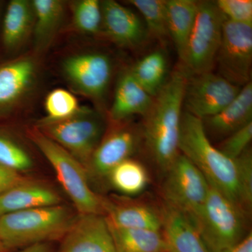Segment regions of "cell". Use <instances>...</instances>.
Instances as JSON below:
<instances>
[{
    "label": "cell",
    "instance_id": "obj_1",
    "mask_svg": "<svg viewBox=\"0 0 252 252\" xmlns=\"http://www.w3.org/2000/svg\"><path fill=\"white\" fill-rule=\"evenodd\" d=\"M189 75L184 67L174 71L144 117L146 146L154 163L163 173L180 154L182 107Z\"/></svg>",
    "mask_w": 252,
    "mask_h": 252
},
{
    "label": "cell",
    "instance_id": "obj_2",
    "mask_svg": "<svg viewBox=\"0 0 252 252\" xmlns=\"http://www.w3.org/2000/svg\"><path fill=\"white\" fill-rule=\"evenodd\" d=\"M179 147L180 154L202 172L210 185L243 210L236 161L225 157L210 142L202 119L187 112L182 114Z\"/></svg>",
    "mask_w": 252,
    "mask_h": 252
},
{
    "label": "cell",
    "instance_id": "obj_3",
    "mask_svg": "<svg viewBox=\"0 0 252 252\" xmlns=\"http://www.w3.org/2000/svg\"><path fill=\"white\" fill-rule=\"evenodd\" d=\"M63 205L39 207L0 216V240L8 250L63 238L72 224Z\"/></svg>",
    "mask_w": 252,
    "mask_h": 252
},
{
    "label": "cell",
    "instance_id": "obj_4",
    "mask_svg": "<svg viewBox=\"0 0 252 252\" xmlns=\"http://www.w3.org/2000/svg\"><path fill=\"white\" fill-rule=\"evenodd\" d=\"M29 137L54 168L79 215H102V198L91 189L86 167L37 127L30 130Z\"/></svg>",
    "mask_w": 252,
    "mask_h": 252
},
{
    "label": "cell",
    "instance_id": "obj_5",
    "mask_svg": "<svg viewBox=\"0 0 252 252\" xmlns=\"http://www.w3.org/2000/svg\"><path fill=\"white\" fill-rule=\"evenodd\" d=\"M248 217L236 203L210 185L206 200L194 224L210 251L220 252L248 234Z\"/></svg>",
    "mask_w": 252,
    "mask_h": 252
},
{
    "label": "cell",
    "instance_id": "obj_6",
    "mask_svg": "<svg viewBox=\"0 0 252 252\" xmlns=\"http://www.w3.org/2000/svg\"><path fill=\"white\" fill-rule=\"evenodd\" d=\"M87 167L104 130L103 117L95 109L81 107L72 117L59 122L41 121L37 127Z\"/></svg>",
    "mask_w": 252,
    "mask_h": 252
},
{
    "label": "cell",
    "instance_id": "obj_7",
    "mask_svg": "<svg viewBox=\"0 0 252 252\" xmlns=\"http://www.w3.org/2000/svg\"><path fill=\"white\" fill-rule=\"evenodd\" d=\"M225 20L215 1H198V12L182 63L189 74L212 72Z\"/></svg>",
    "mask_w": 252,
    "mask_h": 252
},
{
    "label": "cell",
    "instance_id": "obj_8",
    "mask_svg": "<svg viewBox=\"0 0 252 252\" xmlns=\"http://www.w3.org/2000/svg\"><path fill=\"white\" fill-rule=\"evenodd\" d=\"M165 174L162 189L165 204L195 223L206 200L210 184L182 154Z\"/></svg>",
    "mask_w": 252,
    "mask_h": 252
},
{
    "label": "cell",
    "instance_id": "obj_9",
    "mask_svg": "<svg viewBox=\"0 0 252 252\" xmlns=\"http://www.w3.org/2000/svg\"><path fill=\"white\" fill-rule=\"evenodd\" d=\"M252 26L225 20L215 65L218 74L243 88L251 81Z\"/></svg>",
    "mask_w": 252,
    "mask_h": 252
},
{
    "label": "cell",
    "instance_id": "obj_10",
    "mask_svg": "<svg viewBox=\"0 0 252 252\" xmlns=\"http://www.w3.org/2000/svg\"><path fill=\"white\" fill-rule=\"evenodd\" d=\"M241 89L212 72L189 74L183 105L186 112L203 120L225 108Z\"/></svg>",
    "mask_w": 252,
    "mask_h": 252
},
{
    "label": "cell",
    "instance_id": "obj_11",
    "mask_svg": "<svg viewBox=\"0 0 252 252\" xmlns=\"http://www.w3.org/2000/svg\"><path fill=\"white\" fill-rule=\"evenodd\" d=\"M63 72L74 89L99 100L107 93L112 79V61L102 53L74 55L64 60Z\"/></svg>",
    "mask_w": 252,
    "mask_h": 252
},
{
    "label": "cell",
    "instance_id": "obj_12",
    "mask_svg": "<svg viewBox=\"0 0 252 252\" xmlns=\"http://www.w3.org/2000/svg\"><path fill=\"white\" fill-rule=\"evenodd\" d=\"M59 252H117L105 217L79 215L62 238Z\"/></svg>",
    "mask_w": 252,
    "mask_h": 252
},
{
    "label": "cell",
    "instance_id": "obj_13",
    "mask_svg": "<svg viewBox=\"0 0 252 252\" xmlns=\"http://www.w3.org/2000/svg\"><path fill=\"white\" fill-rule=\"evenodd\" d=\"M140 132L132 126H119L103 136L86 167L88 175L107 178L119 163L130 158L140 141Z\"/></svg>",
    "mask_w": 252,
    "mask_h": 252
},
{
    "label": "cell",
    "instance_id": "obj_14",
    "mask_svg": "<svg viewBox=\"0 0 252 252\" xmlns=\"http://www.w3.org/2000/svg\"><path fill=\"white\" fill-rule=\"evenodd\" d=\"M102 208L109 225L122 228H142L161 231L162 207L130 197L102 198Z\"/></svg>",
    "mask_w": 252,
    "mask_h": 252
},
{
    "label": "cell",
    "instance_id": "obj_15",
    "mask_svg": "<svg viewBox=\"0 0 252 252\" xmlns=\"http://www.w3.org/2000/svg\"><path fill=\"white\" fill-rule=\"evenodd\" d=\"M102 29L109 40L118 46L136 49L147 40L149 32L134 11L114 0L101 1Z\"/></svg>",
    "mask_w": 252,
    "mask_h": 252
},
{
    "label": "cell",
    "instance_id": "obj_16",
    "mask_svg": "<svg viewBox=\"0 0 252 252\" xmlns=\"http://www.w3.org/2000/svg\"><path fill=\"white\" fill-rule=\"evenodd\" d=\"M250 122H252V81L242 88L225 108L203 120L207 135L222 140Z\"/></svg>",
    "mask_w": 252,
    "mask_h": 252
},
{
    "label": "cell",
    "instance_id": "obj_17",
    "mask_svg": "<svg viewBox=\"0 0 252 252\" xmlns=\"http://www.w3.org/2000/svg\"><path fill=\"white\" fill-rule=\"evenodd\" d=\"M162 233L167 252H211L195 224L182 212L164 204Z\"/></svg>",
    "mask_w": 252,
    "mask_h": 252
},
{
    "label": "cell",
    "instance_id": "obj_18",
    "mask_svg": "<svg viewBox=\"0 0 252 252\" xmlns=\"http://www.w3.org/2000/svg\"><path fill=\"white\" fill-rule=\"evenodd\" d=\"M36 76V64L23 57L0 64V110L13 107L29 92Z\"/></svg>",
    "mask_w": 252,
    "mask_h": 252
},
{
    "label": "cell",
    "instance_id": "obj_19",
    "mask_svg": "<svg viewBox=\"0 0 252 252\" xmlns=\"http://www.w3.org/2000/svg\"><path fill=\"white\" fill-rule=\"evenodd\" d=\"M61 199L47 186L25 180L0 195V216L13 212L55 206Z\"/></svg>",
    "mask_w": 252,
    "mask_h": 252
},
{
    "label": "cell",
    "instance_id": "obj_20",
    "mask_svg": "<svg viewBox=\"0 0 252 252\" xmlns=\"http://www.w3.org/2000/svg\"><path fill=\"white\" fill-rule=\"evenodd\" d=\"M153 101L154 97L135 80L130 71H126L118 79L109 117L115 123L137 114L145 117Z\"/></svg>",
    "mask_w": 252,
    "mask_h": 252
},
{
    "label": "cell",
    "instance_id": "obj_21",
    "mask_svg": "<svg viewBox=\"0 0 252 252\" xmlns=\"http://www.w3.org/2000/svg\"><path fill=\"white\" fill-rule=\"evenodd\" d=\"M198 8V1L195 0H166L168 35L173 41L176 51L182 63Z\"/></svg>",
    "mask_w": 252,
    "mask_h": 252
},
{
    "label": "cell",
    "instance_id": "obj_22",
    "mask_svg": "<svg viewBox=\"0 0 252 252\" xmlns=\"http://www.w3.org/2000/svg\"><path fill=\"white\" fill-rule=\"evenodd\" d=\"M32 4L34 49L41 53L49 47L57 34L64 16V3L60 0H33Z\"/></svg>",
    "mask_w": 252,
    "mask_h": 252
},
{
    "label": "cell",
    "instance_id": "obj_23",
    "mask_svg": "<svg viewBox=\"0 0 252 252\" xmlns=\"http://www.w3.org/2000/svg\"><path fill=\"white\" fill-rule=\"evenodd\" d=\"M34 26L32 1L11 0L5 13L2 41L7 49H17L28 39Z\"/></svg>",
    "mask_w": 252,
    "mask_h": 252
},
{
    "label": "cell",
    "instance_id": "obj_24",
    "mask_svg": "<svg viewBox=\"0 0 252 252\" xmlns=\"http://www.w3.org/2000/svg\"><path fill=\"white\" fill-rule=\"evenodd\" d=\"M109 226L117 252H167L161 231Z\"/></svg>",
    "mask_w": 252,
    "mask_h": 252
},
{
    "label": "cell",
    "instance_id": "obj_25",
    "mask_svg": "<svg viewBox=\"0 0 252 252\" xmlns=\"http://www.w3.org/2000/svg\"><path fill=\"white\" fill-rule=\"evenodd\" d=\"M167 67L166 55L158 50L144 56L130 71L144 90L154 97L166 83Z\"/></svg>",
    "mask_w": 252,
    "mask_h": 252
},
{
    "label": "cell",
    "instance_id": "obj_26",
    "mask_svg": "<svg viewBox=\"0 0 252 252\" xmlns=\"http://www.w3.org/2000/svg\"><path fill=\"white\" fill-rule=\"evenodd\" d=\"M107 178L114 189L128 197L143 192L149 182L147 168L130 158L113 168Z\"/></svg>",
    "mask_w": 252,
    "mask_h": 252
},
{
    "label": "cell",
    "instance_id": "obj_27",
    "mask_svg": "<svg viewBox=\"0 0 252 252\" xmlns=\"http://www.w3.org/2000/svg\"><path fill=\"white\" fill-rule=\"evenodd\" d=\"M128 2L142 14L149 34L159 40L169 36L166 0H130Z\"/></svg>",
    "mask_w": 252,
    "mask_h": 252
},
{
    "label": "cell",
    "instance_id": "obj_28",
    "mask_svg": "<svg viewBox=\"0 0 252 252\" xmlns=\"http://www.w3.org/2000/svg\"><path fill=\"white\" fill-rule=\"evenodd\" d=\"M74 27L88 34H98L102 29V8L98 0H79L72 4Z\"/></svg>",
    "mask_w": 252,
    "mask_h": 252
},
{
    "label": "cell",
    "instance_id": "obj_29",
    "mask_svg": "<svg viewBox=\"0 0 252 252\" xmlns=\"http://www.w3.org/2000/svg\"><path fill=\"white\" fill-rule=\"evenodd\" d=\"M46 117L44 122H54L72 117L81 107L77 97L65 89H57L47 94L45 100Z\"/></svg>",
    "mask_w": 252,
    "mask_h": 252
},
{
    "label": "cell",
    "instance_id": "obj_30",
    "mask_svg": "<svg viewBox=\"0 0 252 252\" xmlns=\"http://www.w3.org/2000/svg\"><path fill=\"white\" fill-rule=\"evenodd\" d=\"M0 165L20 172L30 170L32 160L20 144L0 134Z\"/></svg>",
    "mask_w": 252,
    "mask_h": 252
},
{
    "label": "cell",
    "instance_id": "obj_31",
    "mask_svg": "<svg viewBox=\"0 0 252 252\" xmlns=\"http://www.w3.org/2000/svg\"><path fill=\"white\" fill-rule=\"evenodd\" d=\"M238 170V184L242 208L250 216L252 207V153L248 148L235 159Z\"/></svg>",
    "mask_w": 252,
    "mask_h": 252
},
{
    "label": "cell",
    "instance_id": "obj_32",
    "mask_svg": "<svg viewBox=\"0 0 252 252\" xmlns=\"http://www.w3.org/2000/svg\"><path fill=\"white\" fill-rule=\"evenodd\" d=\"M252 140V122H250L223 139L217 148L225 157L235 160L249 148Z\"/></svg>",
    "mask_w": 252,
    "mask_h": 252
},
{
    "label": "cell",
    "instance_id": "obj_33",
    "mask_svg": "<svg viewBox=\"0 0 252 252\" xmlns=\"http://www.w3.org/2000/svg\"><path fill=\"white\" fill-rule=\"evenodd\" d=\"M215 4L227 21L252 26V0H218Z\"/></svg>",
    "mask_w": 252,
    "mask_h": 252
},
{
    "label": "cell",
    "instance_id": "obj_34",
    "mask_svg": "<svg viewBox=\"0 0 252 252\" xmlns=\"http://www.w3.org/2000/svg\"><path fill=\"white\" fill-rule=\"evenodd\" d=\"M23 180L19 172L0 165V195Z\"/></svg>",
    "mask_w": 252,
    "mask_h": 252
},
{
    "label": "cell",
    "instance_id": "obj_35",
    "mask_svg": "<svg viewBox=\"0 0 252 252\" xmlns=\"http://www.w3.org/2000/svg\"><path fill=\"white\" fill-rule=\"evenodd\" d=\"M220 252H252V232H249L236 245Z\"/></svg>",
    "mask_w": 252,
    "mask_h": 252
},
{
    "label": "cell",
    "instance_id": "obj_36",
    "mask_svg": "<svg viewBox=\"0 0 252 252\" xmlns=\"http://www.w3.org/2000/svg\"><path fill=\"white\" fill-rule=\"evenodd\" d=\"M14 252H51V249L49 243H42L29 245Z\"/></svg>",
    "mask_w": 252,
    "mask_h": 252
},
{
    "label": "cell",
    "instance_id": "obj_37",
    "mask_svg": "<svg viewBox=\"0 0 252 252\" xmlns=\"http://www.w3.org/2000/svg\"><path fill=\"white\" fill-rule=\"evenodd\" d=\"M9 252V250H7L6 248H5L4 245H3L2 243H1V240H0V252Z\"/></svg>",
    "mask_w": 252,
    "mask_h": 252
}]
</instances>
